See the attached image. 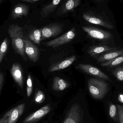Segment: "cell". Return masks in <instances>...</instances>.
<instances>
[{
	"instance_id": "obj_11",
	"label": "cell",
	"mask_w": 123,
	"mask_h": 123,
	"mask_svg": "<svg viewBox=\"0 0 123 123\" xmlns=\"http://www.w3.org/2000/svg\"><path fill=\"white\" fill-rule=\"evenodd\" d=\"M12 77L18 86L22 89L24 87V77L22 69L21 66L17 63L13 64L10 69Z\"/></svg>"
},
{
	"instance_id": "obj_32",
	"label": "cell",
	"mask_w": 123,
	"mask_h": 123,
	"mask_svg": "<svg viewBox=\"0 0 123 123\" xmlns=\"http://www.w3.org/2000/svg\"><path fill=\"white\" fill-rule=\"evenodd\" d=\"M2 0H0V1H1Z\"/></svg>"
},
{
	"instance_id": "obj_9",
	"label": "cell",
	"mask_w": 123,
	"mask_h": 123,
	"mask_svg": "<svg viewBox=\"0 0 123 123\" xmlns=\"http://www.w3.org/2000/svg\"><path fill=\"white\" fill-rule=\"evenodd\" d=\"M82 17L85 21L91 24L100 25L111 29L114 28L113 25L100 17L95 16L91 12H85L83 14Z\"/></svg>"
},
{
	"instance_id": "obj_16",
	"label": "cell",
	"mask_w": 123,
	"mask_h": 123,
	"mask_svg": "<svg viewBox=\"0 0 123 123\" xmlns=\"http://www.w3.org/2000/svg\"><path fill=\"white\" fill-rule=\"evenodd\" d=\"M123 55V49L112 50V52L105 53L97 58L98 63H103L112 60Z\"/></svg>"
},
{
	"instance_id": "obj_29",
	"label": "cell",
	"mask_w": 123,
	"mask_h": 123,
	"mask_svg": "<svg viewBox=\"0 0 123 123\" xmlns=\"http://www.w3.org/2000/svg\"><path fill=\"white\" fill-rule=\"evenodd\" d=\"M8 116L5 114L4 116L0 119V123H8Z\"/></svg>"
},
{
	"instance_id": "obj_22",
	"label": "cell",
	"mask_w": 123,
	"mask_h": 123,
	"mask_svg": "<svg viewBox=\"0 0 123 123\" xmlns=\"http://www.w3.org/2000/svg\"><path fill=\"white\" fill-rule=\"evenodd\" d=\"M109 113L111 118L115 122H119L118 111L117 105L111 103L109 106Z\"/></svg>"
},
{
	"instance_id": "obj_28",
	"label": "cell",
	"mask_w": 123,
	"mask_h": 123,
	"mask_svg": "<svg viewBox=\"0 0 123 123\" xmlns=\"http://www.w3.org/2000/svg\"><path fill=\"white\" fill-rule=\"evenodd\" d=\"M4 75L2 72H0V94L1 92L4 81Z\"/></svg>"
},
{
	"instance_id": "obj_4",
	"label": "cell",
	"mask_w": 123,
	"mask_h": 123,
	"mask_svg": "<svg viewBox=\"0 0 123 123\" xmlns=\"http://www.w3.org/2000/svg\"><path fill=\"white\" fill-rule=\"evenodd\" d=\"M75 32V28H72L60 37L45 43V45L47 47L55 48L65 44L71 41L74 38Z\"/></svg>"
},
{
	"instance_id": "obj_5",
	"label": "cell",
	"mask_w": 123,
	"mask_h": 123,
	"mask_svg": "<svg viewBox=\"0 0 123 123\" xmlns=\"http://www.w3.org/2000/svg\"><path fill=\"white\" fill-rule=\"evenodd\" d=\"M82 29L89 36L94 39L102 41H107L112 37V34L111 32L102 30L90 26L82 27Z\"/></svg>"
},
{
	"instance_id": "obj_25",
	"label": "cell",
	"mask_w": 123,
	"mask_h": 123,
	"mask_svg": "<svg viewBox=\"0 0 123 123\" xmlns=\"http://www.w3.org/2000/svg\"><path fill=\"white\" fill-rule=\"evenodd\" d=\"M27 94L28 97H30L32 93L33 85H32V79L30 74H29L27 77Z\"/></svg>"
},
{
	"instance_id": "obj_31",
	"label": "cell",
	"mask_w": 123,
	"mask_h": 123,
	"mask_svg": "<svg viewBox=\"0 0 123 123\" xmlns=\"http://www.w3.org/2000/svg\"><path fill=\"white\" fill-rule=\"evenodd\" d=\"M22 1H26V2H29V3H34L36 1H38L40 0H21Z\"/></svg>"
},
{
	"instance_id": "obj_6",
	"label": "cell",
	"mask_w": 123,
	"mask_h": 123,
	"mask_svg": "<svg viewBox=\"0 0 123 123\" xmlns=\"http://www.w3.org/2000/svg\"><path fill=\"white\" fill-rule=\"evenodd\" d=\"M76 68L82 71L93 76L108 81L110 80L109 77L102 71L100 69L97 67L93 66L90 64H78Z\"/></svg>"
},
{
	"instance_id": "obj_2",
	"label": "cell",
	"mask_w": 123,
	"mask_h": 123,
	"mask_svg": "<svg viewBox=\"0 0 123 123\" xmlns=\"http://www.w3.org/2000/svg\"><path fill=\"white\" fill-rule=\"evenodd\" d=\"M88 86L90 95L96 99L103 98L108 91V84L105 81L97 78H90L88 81Z\"/></svg>"
},
{
	"instance_id": "obj_10",
	"label": "cell",
	"mask_w": 123,
	"mask_h": 123,
	"mask_svg": "<svg viewBox=\"0 0 123 123\" xmlns=\"http://www.w3.org/2000/svg\"><path fill=\"white\" fill-rule=\"evenodd\" d=\"M24 40L25 53L32 61L36 62L39 59V55L38 48L27 37L25 38Z\"/></svg>"
},
{
	"instance_id": "obj_1",
	"label": "cell",
	"mask_w": 123,
	"mask_h": 123,
	"mask_svg": "<svg viewBox=\"0 0 123 123\" xmlns=\"http://www.w3.org/2000/svg\"><path fill=\"white\" fill-rule=\"evenodd\" d=\"M8 32L14 49L20 55L24 60L26 61L25 49V38L22 28L17 25H12L9 27Z\"/></svg>"
},
{
	"instance_id": "obj_3",
	"label": "cell",
	"mask_w": 123,
	"mask_h": 123,
	"mask_svg": "<svg viewBox=\"0 0 123 123\" xmlns=\"http://www.w3.org/2000/svg\"><path fill=\"white\" fill-rule=\"evenodd\" d=\"M63 123H83V111L79 105L75 103L72 105Z\"/></svg>"
},
{
	"instance_id": "obj_15",
	"label": "cell",
	"mask_w": 123,
	"mask_h": 123,
	"mask_svg": "<svg viewBox=\"0 0 123 123\" xmlns=\"http://www.w3.org/2000/svg\"><path fill=\"white\" fill-rule=\"evenodd\" d=\"M76 60V56L74 55H72L70 57L61 62L60 63H58L52 66L50 68L49 71L53 72L56 71H60L62 69L66 68L71 65Z\"/></svg>"
},
{
	"instance_id": "obj_23",
	"label": "cell",
	"mask_w": 123,
	"mask_h": 123,
	"mask_svg": "<svg viewBox=\"0 0 123 123\" xmlns=\"http://www.w3.org/2000/svg\"><path fill=\"white\" fill-rule=\"evenodd\" d=\"M9 45V40L7 37L5 38L0 47V64L6 53Z\"/></svg>"
},
{
	"instance_id": "obj_12",
	"label": "cell",
	"mask_w": 123,
	"mask_h": 123,
	"mask_svg": "<svg viewBox=\"0 0 123 123\" xmlns=\"http://www.w3.org/2000/svg\"><path fill=\"white\" fill-rule=\"evenodd\" d=\"M25 104H20L11 109L6 113L9 117L8 123H16L24 113Z\"/></svg>"
},
{
	"instance_id": "obj_27",
	"label": "cell",
	"mask_w": 123,
	"mask_h": 123,
	"mask_svg": "<svg viewBox=\"0 0 123 123\" xmlns=\"http://www.w3.org/2000/svg\"><path fill=\"white\" fill-rule=\"evenodd\" d=\"M119 123H123V105H117Z\"/></svg>"
},
{
	"instance_id": "obj_26",
	"label": "cell",
	"mask_w": 123,
	"mask_h": 123,
	"mask_svg": "<svg viewBox=\"0 0 123 123\" xmlns=\"http://www.w3.org/2000/svg\"><path fill=\"white\" fill-rule=\"evenodd\" d=\"M113 74L119 81H123V67L116 69L113 71Z\"/></svg>"
},
{
	"instance_id": "obj_17",
	"label": "cell",
	"mask_w": 123,
	"mask_h": 123,
	"mask_svg": "<svg viewBox=\"0 0 123 123\" xmlns=\"http://www.w3.org/2000/svg\"><path fill=\"white\" fill-rule=\"evenodd\" d=\"M116 49V48L107 45H98L94 46L90 48L88 50V53L91 56H94L105 52L115 50Z\"/></svg>"
},
{
	"instance_id": "obj_19",
	"label": "cell",
	"mask_w": 123,
	"mask_h": 123,
	"mask_svg": "<svg viewBox=\"0 0 123 123\" xmlns=\"http://www.w3.org/2000/svg\"><path fill=\"white\" fill-rule=\"evenodd\" d=\"M63 0H53L50 3L44 6L41 12V16L45 17L50 14Z\"/></svg>"
},
{
	"instance_id": "obj_7",
	"label": "cell",
	"mask_w": 123,
	"mask_h": 123,
	"mask_svg": "<svg viewBox=\"0 0 123 123\" xmlns=\"http://www.w3.org/2000/svg\"><path fill=\"white\" fill-rule=\"evenodd\" d=\"M63 27L59 24H54L44 27L41 29V40L57 36L61 33Z\"/></svg>"
},
{
	"instance_id": "obj_30",
	"label": "cell",
	"mask_w": 123,
	"mask_h": 123,
	"mask_svg": "<svg viewBox=\"0 0 123 123\" xmlns=\"http://www.w3.org/2000/svg\"><path fill=\"white\" fill-rule=\"evenodd\" d=\"M118 100H119V102H120L121 103H123V94H121L119 95L118 97Z\"/></svg>"
},
{
	"instance_id": "obj_21",
	"label": "cell",
	"mask_w": 123,
	"mask_h": 123,
	"mask_svg": "<svg viewBox=\"0 0 123 123\" xmlns=\"http://www.w3.org/2000/svg\"><path fill=\"white\" fill-rule=\"evenodd\" d=\"M123 63V55L111 60L108 61L100 63V66L102 67H113Z\"/></svg>"
},
{
	"instance_id": "obj_13",
	"label": "cell",
	"mask_w": 123,
	"mask_h": 123,
	"mask_svg": "<svg viewBox=\"0 0 123 123\" xmlns=\"http://www.w3.org/2000/svg\"><path fill=\"white\" fill-rule=\"evenodd\" d=\"M82 0H66L58 11V15H63L73 11L79 6Z\"/></svg>"
},
{
	"instance_id": "obj_24",
	"label": "cell",
	"mask_w": 123,
	"mask_h": 123,
	"mask_svg": "<svg viewBox=\"0 0 123 123\" xmlns=\"http://www.w3.org/2000/svg\"><path fill=\"white\" fill-rule=\"evenodd\" d=\"M45 97L44 92L41 90L37 92L35 97V102L37 104H41L45 100Z\"/></svg>"
},
{
	"instance_id": "obj_14",
	"label": "cell",
	"mask_w": 123,
	"mask_h": 123,
	"mask_svg": "<svg viewBox=\"0 0 123 123\" xmlns=\"http://www.w3.org/2000/svg\"><path fill=\"white\" fill-rule=\"evenodd\" d=\"M29 12V8L27 5L19 4L16 5L13 9L12 17L14 19L27 16Z\"/></svg>"
},
{
	"instance_id": "obj_8",
	"label": "cell",
	"mask_w": 123,
	"mask_h": 123,
	"mask_svg": "<svg viewBox=\"0 0 123 123\" xmlns=\"http://www.w3.org/2000/svg\"><path fill=\"white\" fill-rule=\"evenodd\" d=\"M51 110L50 105H45L26 117L23 123H34L37 122L47 115Z\"/></svg>"
},
{
	"instance_id": "obj_20",
	"label": "cell",
	"mask_w": 123,
	"mask_h": 123,
	"mask_svg": "<svg viewBox=\"0 0 123 123\" xmlns=\"http://www.w3.org/2000/svg\"><path fill=\"white\" fill-rule=\"evenodd\" d=\"M29 37L33 42L37 44H39L42 41L41 29H37L32 30L29 34Z\"/></svg>"
},
{
	"instance_id": "obj_18",
	"label": "cell",
	"mask_w": 123,
	"mask_h": 123,
	"mask_svg": "<svg viewBox=\"0 0 123 123\" xmlns=\"http://www.w3.org/2000/svg\"><path fill=\"white\" fill-rule=\"evenodd\" d=\"M69 84L63 79L55 76L53 79L52 89L56 91H63L69 86Z\"/></svg>"
}]
</instances>
